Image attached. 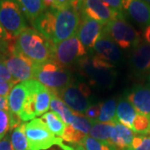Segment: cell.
Returning a JSON list of instances; mask_svg holds the SVG:
<instances>
[{"instance_id":"cell-31","label":"cell","mask_w":150,"mask_h":150,"mask_svg":"<svg viewBox=\"0 0 150 150\" xmlns=\"http://www.w3.org/2000/svg\"><path fill=\"white\" fill-rule=\"evenodd\" d=\"M11 130V115L8 110L0 109V140Z\"/></svg>"},{"instance_id":"cell-19","label":"cell","mask_w":150,"mask_h":150,"mask_svg":"<svg viewBox=\"0 0 150 150\" xmlns=\"http://www.w3.org/2000/svg\"><path fill=\"white\" fill-rule=\"evenodd\" d=\"M138 112L134 106L126 99L120 98L116 109V120L132 130V125Z\"/></svg>"},{"instance_id":"cell-11","label":"cell","mask_w":150,"mask_h":150,"mask_svg":"<svg viewBox=\"0 0 150 150\" xmlns=\"http://www.w3.org/2000/svg\"><path fill=\"white\" fill-rule=\"evenodd\" d=\"M81 16H85L106 25L116 18H124L123 13L111 8L101 0H79Z\"/></svg>"},{"instance_id":"cell-14","label":"cell","mask_w":150,"mask_h":150,"mask_svg":"<svg viewBox=\"0 0 150 150\" xmlns=\"http://www.w3.org/2000/svg\"><path fill=\"white\" fill-rule=\"evenodd\" d=\"M131 68L138 74H143L150 70V44L142 38L133 47L130 56Z\"/></svg>"},{"instance_id":"cell-37","label":"cell","mask_w":150,"mask_h":150,"mask_svg":"<svg viewBox=\"0 0 150 150\" xmlns=\"http://www.w3.org/2000/svg\"><path fill=\"white\" fill-rule=\"evenodd\" d=\"M101 1H103L104 4H106L108 7H110L112 9L123 13L121 0H101Z\"/></svg>"},{"instance_id":"cell-44","label":"cell","mask_w":150,"mask_h":150,"mask_svg":"<svg viewBox=\"0 0 150 150\" xmlns=\"http://www.w3.org/2000/svg\"><path fill=\"white\" fill-rule=\"evenodd\" d=\"M149 79H150V77H149Z\"/></svg>"},{"instance_id":"cell-12","label":"cell","mask_w":150,"mask_h":150,"mask_svg":"<svg viewBox=\"0 0 150 150\" xmlns=\"http://www.w3.org/2000/svg\"><path fill=\"white\" fill-rule=\"evenodd\" d=\"M104 24L88 17L81 16V21L76 35L85 48L87 52H91L98 38L101 37Z\"/></svg>"},{"instance_id":"cell-23","label":"cell","mask_w":150,"mask_h":150,"mask_svg":"<svg viewBox=\"0 0 150 150\" xmlns=\"http://www.w3.org/2000/svg\"><path fill=\"white\" fill-rule=\"evenodd\" d=\"M50 108L52 109V111L58 113V115L63 119V121L66 125H69L71 123V121L74 115V112L72 111L68 107V105L54 92H52Z\"/></svg>"},{"instance_id":"cell-45","label":"cell","mask_w":150,"mask_h":150,"mask_svg":"<svg viewBox=\"0 0 150 150\" xmlns=\"http://www.w3.org/2000/svg\"><path fill=\"white\" fill-rule=\"evenodd\" d=\"M126 150H129V149H126Z\"/></svg>"},{"instance_id":"cell-24","label":"cell","mask_w":150,"mask_h":150,"mask_svg":"<svg viewBox=\"0 0 150 150\" xmlns=\"http://www.w3.org/2000/svg\"><path fill=\"white\" fill-rule=\"evenodd\" d=\"M42 119L46 123L48 129L55 135L59 138H62L64 134L66 124L63 119L59 117L58 113L54 111L45 112L42 115Z\"/></svg>"},{"instance_id":"cell-6","label":"cell","mask_w":150,"mask_h":150,"mask_svg":"<svg viewBox=\"0 0 150 150\" xmlns=\"http://www.w3.org/2000/svg\"><path fill=\"white\" fill-rule=\"evenodd\" d=\"M76 113L84 114L92 104V91L83 82H72L69 85L56 93Z\"/></svg>"},{"instance_id":"cell-10","label":"cell","mask_w":150,"mask_h":150,"mask_svg":"<svg viewBox=\"0 0 150 150\" xmlns=\"http://www.w3.org/2000/svg\"><path fill=\"white\" fill-rule=\"evenodd\" d=\"M3 63L6 65L17 83L33 79L35 63L17 51L14 47L4 56Z\"/></svg>"},{"instance_id":"cell-8","label":"cell","mask_w":150,"mask_h":150,"mask_svg":"<svg viewBox=\"0 0 150 150\" xmlns=\"http://www.w3.org/2000/svg\"><path fill=\"white\" fill-rule=\"evenodd\" d=\"M0 22L15 38L28 28L25 16L15 0H0Z\"/></svg>"},{"instance_id":"cell-35","label":"cell","mask_w":150,"mask_h":150,"mask_svg":"<svg viewBox=\"0 0 150 150\" xmlns=\"http://www.w3.org/2000/svg\"><path fill=\"white\" fill-rule=\"evenodd\" d=\"M99 113H100V106L98 103V104H92L91 106L87 109L84 115L93 121H97V119L99 116Z\"/></svg>"},{"instance_id":"cell-7","label":"cell","mask_w":150,"mask_h":150,"mask_svg":"<svg viewBox=\"0 0 150 150\" xmlns=\"http://www.w3.org/2000/svg\"><path fill=\"white\" fill-rule=\"evenodd\" d=\"M103 33L123 49L133 48L141 39L139 32L124 18L108 22L103 28Z\"/></svg>"},{"instance_id":"cell-27","label":"cell","mask_w":150,"mask_h":150,"mask_svg":"<svg viewBox=\"0 0 150 150\" xmlns=\"http://www.w3.org/2000/svg\"><path fill=\"white\" fill-rule=\"evenodd\" d=\"M93 123L94 121L87 118L84 114L74 112V115L73 117L71 123L69 125H71L76 131H78L82 135L86 137L89 134Z\"/></svg>"},{"instance_id":"cell-1","label":"cell","mask_w":150,"mask_h":150,"mask_svg":"<svg viewBox=\"0 0 150 150\" xmlns=\"http://www.w3.org/2000/svg\"><path fill=\"white\" fill-rule=\"evenodd\" d=\"M81 21L79 0L60 8H46L33 22L35 30L54 44L74 36Z\"/></svg>"},{"instance_id":"cell-39","label":"cell","mask_w":150,"mask_h":150,"mask_svg":"<svg viewBox=\"0 0 150 150\" xmlns=\"http://www.w3.org/2000/svg\"><path fill=\"white\" fill-rule=\"evenodd\" d=\"M0 109H3V110H8V98L0 96Z\"/></svg>"},{"instance_id":"cell-29","label":"cell","mask_w":150,"mask_h":150,"mask_svg":"<svg viewBox=\"0 0 150 150\" xmlns=\"http://www.w3.org/2000/svg\"><path fill=\"white\" fill-rule=\"evenodd\" d=\"M80 144L84 150H118L115 146L98 141L90 136H86Z\"/></svg>"},{"instance_id":"cell-17","label":"cell","mask_w":150,"mask_h":150,"mask_svg":"<svg viewBox=\"0 0 150 150\" xmlns=\"http://www.w3.org/2000/svg\"><path fill=\"white\" fill-rule=\"evenodd\" d=\"M28 93V88L26 82L18 83L13 86L8 96V111L10 115L13 118H19L23 105L26 100Z\"/></svg>"},{"instance_id":"cell-21","label":"cell","mask_w":150,"mask_h":150,"mask_svg":"<svg viewBox=\"0 0 150 150\" xmlns=\"http://www.w3.org/2000/svg\"><path fill=\"white\" fill-rule=\"evenodd\" d=\"M24 16L33 23L38 17L46 10L44 0H15Z\"/></svg>"},{"instance_id":"cell-36","label":"cell","mask_w":150,"mask_h":150,"mask_svg":"<svg viewBox=\"0 0 150 150\" xmlns=\"http://www.w3.org/2000/svg\"><path fill=\"white\" fill-rule=\"evenodd\" d=\"M14 85H15V83H13L0 80V96L8 98L9 93Z\"/></svg>"},{"instance_id":"cell-2","label":"cell","mask_w":150,"mask_h":150,"mask_svg":"<svg viewBox=\"0 0 150 150\" xmlns=\"http://www.w3.org/2000/svg\"><path fill=\"white\" fill-rule=\"evenodd\" d=\"M14 48L35 64H43L54 57V43L34 28H28L16 38Z\"/></svg>"},{"instance_id":"cell-22","label":"cell","mask_w":150,"mask_h":150,"mask_svg":"<svg viewBox=\"0 0 150 150\" xmlns=\"http://www.w3.org/2000/svg\"><path fill=\"white\" fill-rule=\"evenodd\" d=\"M52 99V91H50L41 83L36 91V115L37 117L43 115L50 108Z\"/></svg>"},{"instance_id":"cell-15","label":"cell","mask_w":150,"mask_h":150,"mask_svg":"<svg viewBox=\"0 0 150 150\" xmlns=\"http://www.w3.org/2000/svg\"><path fill=\"white\" fill-rule=\"evenodd\" d=\"M126 99L136 112L150 118V86L137 85L127 93Z\"/></svg>"},{"instance_id":"cell-9","label":"cell","mask_w":150,"mask_h":150,"mask_svg":"<svg viewBox=\"0 0 150 150\" xmlns=\"http://www.w3.org/2000/svg\"><path fill=\"white\" fill-rule=\"evenodd\" d=\"M87 50L79 38L74 36L54 44L53 60L59 65L68 68L77 64L82 58L87 55Z\"/></svg>"},{"instance_id":"cell-26","label":"cell","mask_w":150,"mask_h":150,"mask_svg":"<svg viewBox=\"0 0 150 150\" xmlns=\"http://www.w3.org/2000/svg\"><path fill=\"white\" fill-rule=\"evenodd\" d=\"M10 142L13 150H30L25 134V123H22L12 130Z\"/></svg>"},{"instance_id":"cell-28","label":"cell","mask_w":150,"mask_h":150,"mask_svg":"<svg viewBox=\"0 0 150 150\" xmlns=\"http://www.w3.org/2000/svg\"><path fill=\"white\" fill-rule=\"evenodd\" d=\"M16 38L6 30L0 22V52L4 56L14 47Z\"/></svg>"},{"instance_id":"cell-43","label":"cell","mask_w":150,"mask_h":150,"mask_svg":"<svg viewBox=\"0 0 150 150\" xmlns=\"http://www.w3.org/2000/svg\"><path fill=\"white\" fill-rule=\"evenodd\" d=\"M144 1H145L146 3H148V4H150V0H144Z\"/></svg>"},{"instance_id":"cell-38","label":"cell","mask_w":150,"mask_h":150,"mask_svg":"<svg viewBox=\"0 0 150 150\" xmlns=\"http://www.w3.org/2000/svg\"><path fill=\"white\" fill-rule=\"evenodd\" d=\"M0 150H13L11 145L10 135L7 134L2 140H0Z\"/></svg>"},{"instance_id":"cell-4","label":"cell","mask_w":150,"mask_h":150,"mask_svg":"<svg viewBox=\"0 0 150 150\" xmlns=\"http://www.w3.org/2000/svg\"><path fill=\"white\" fill-rule=\"evenodd\" d=\"M33 79L55 93L63 90L73 82L69 70L54 60L35 64Z\"/></svg>"},{"instance_id":"cell-25","label":"cell","mask_w":150,"mask_h":150,"mask_svg":"<svg viewBox=\"0 0 150 150\" xmlns=\"http://www.w3.org/2000/svg\"><path fill=\"white\" fill-rule=\"evenodd\" d=\"M100 113L97 119L99 123H115L116 120V109L117 103L114 98L108 99L105 102L100 103Z\"/></svg>"},{"instance_id":"cell-3","label":"cell","mask_w":150,"mask_h":150,"mask_svg":"<svg viewBox=\"0 0 150 150\" xmlns=\"http://www.w3.org/2000/svg\"><path fill=\"white\" fill-rule=\"evenodd\" d=\"M77 65L80 74L91 85L109 89L115 83L117 76L115 65L99 59L94 54L86 55L77 63Z\"/></svg>"},{"instance_id":"cell-13","label":"cell","mask_w":150,"mask_h":150,"mask_svg":"<svg viewBox=\"0 0 150 150\" xmlns=\"http://www.w3.org/2000/svg\"><path fill=\"white\" fill-rule=\"evenodd\" d=\"M92 51L93 54L111 64H118L123 59V54L119 47L103 32Z\"/></svg>"},{"instance_id":"cell-33","label":"cell","mask_w":150,"mask_h":150,"mask_svg":"<svg viewBox=\"0 0 150 150\" xmlns=\"http://www.w3.org/2000/svg\"><path fill=\"white\" fill-rule=\"evenodd\" d=\"M78 0H44L47 8H60L74 4Z\"/></svg>"},{"instance_id":"cell-30","label":"cell","mask_w":150,"mask_h":150,"mask_svg":"<svg viewBox=\"0 0 150 150\" xmlns=\"http://www.w3.org/2000/svg\"><path fill=\"white\" fill-rule=\"evenodd\" d=\"M132 130L139 134H150V118L144 115L137 113L136 117L134 118Z\"/></svg>"},{"instance_id":"cell-40","label":"cell","mask_w":150,"mask_h":150,"mask_svg":"<svg viewBox=\"0 0 150 150\" xmlns=\"http://www.w3.org/2000/svg\"><path fill=\"white\" fill-rule=\"evenodd\" d=\"M143 37L144 41H146L148 43L150 44V24L146 26L144 28V31H143Z\"/></svg>"},{"instance_id":"cell-41","label":"cell","mask_w":150,"mask_h":150,"mask_svg":"<svg viewBox=\"0 0 150 150\" xmlns=\"http://www.w3.org/2000/svg\"><path fill=\"white\" fill-rule=\"evenodd\" d=\"M74 150H84V149L81 144H77L74 147Z\"/></svg>"},{"instance_id":"cell-20","label":"cell","mask_w":150,"mask_h":150,"mask_svg":"<svg viewBox=\"0 0 150 150\" xmlns=\"http://www.w3.org/2000/svg\"><path fill=\"white\" fill-rule=\"evenodd\" d=\"M115 135L112 140V144L118 150H126L130 148L134 139V132L119 122L114 123Z\"/></svg>"},{"instance_id":"cell-34","label":"cell","mask_w":150,"mask_h":150,"mask_svg":"<svg viewBox=\"0 0 150 150\" xmlns=\"http://www.w3.org/2000/svg\"><path fill=\"white\" fill-rule=\"evenodd\" d=\"M0 80L7 81V82H10V83H13L17 84L15 79L13 78V76L11 75L10 72L7 69L6 65L0 61Z\"/></svg>"},{"instance_id":"cell-42","label":"cell","mask_w":150,"mask_h":150,"mask_svg":"<svg viewBox=\"0 0 150 150\" xmlns=\"http://www.w3.org/2000/svg\"><path fill=\"white\" fill-rule=\"evenodd\" d=\"M3 59H4V55L2 54V53L0 52V61L3 62Z\"/></svg>"},{"instance_id":"cell-32","label":"cell","mask_w":150,"mask_h":150,"mask_svg":"<svg viewBox=\"0 0 150 150\" xmlns=\"http://www.w3.org/2000/svg\"><path fill=\"white\" fill-rule=\"evenodd\" d=\"M129 150H150V136L137 135L134 137Z\"/></svg>"},{"instance_id":"cell-5","label":"cell","mask_w":150,"mask_h":150,"mask_svg":"<svg viewBox=\"0 0 150 150\" xmlns=\"http://www.w3.org/2000/svg\"><path fill=\"white\" fill-rule=\"evenodd\" d=\"M25 134L30 150H46L54 145L63 150H74V147L65 145L62 138L55 136L42 118L25 123Z\"/></svg>"},{"instance_id":"cell-16","label":"cell","mask_w":150,"mask_h":150,"mask_svg":"<svg viewBox=\"0 0 150 150\" xmlns=\"http://www.w3.org/2000/svg\"><path fill=\"white\" fill-rule=\"evenodd\" d=\"M123 10L134 21L146 27L150 24V4L144 0H121Z\"/></svg>"},{"instance_id":"cell-18","label":"cell","mask_w":150,"mask_h":150,"mask_svg":"<svg viewBox=\"0 0 150 150\" xmlns=\"http://www.w3.org/2000/svg\"><path fill=\"white\" fill-rule=\"evenodd\" d=\"M89 134L90 137L98 141L113 145L112 140L115 135L114 123H99L94 121Z\"/></svg>"}]
</instances>
